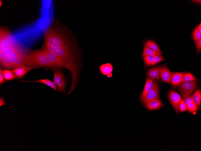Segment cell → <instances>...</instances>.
<instances>
[{
  "instance_id": "1",
  "label": "cell",
  "mask_w": 201,
  "mask_h": 151,
  "mask_svg": "<svg viewBox=\"0 0 201 151\" xmlns=\"http://www.w3.org/2000/svg\"><path fill=\"white\" fill-rule=\"evenodd\" d=\"M29 50L16 39L9 29H0V62L1 67L15 68L24 65Z\"/></svg>"
},
{
  "instance_id": "2",
  "label": "cell",
  "mask_w": 201,
  "mask_h": 151,
  "mask_svg": "<svg viewBox=\"0 0 201 151\" xmlns=\"http://www.w3.org/2000/svg\"><path fill=\"white\" fill-rule=\"evenodd\" d=\"M74 47V45L65 47H43L60 58L65 64L66 68L70 71L72 83L67 95H70L75 90L79 83L78 68Z\"/></svg>"
},
{
  "instance_id": "3",
  "label": "cell",
  "mask_w": 201,
  "mask_h": 151,
  "mask_svg": "<svg viewBox=\"0 0 201 151\" xmlns=\"http://www.w3.org/2000/svg\"><path fill=\"white\" fill-rule=\"evenodd\" d=\"M72 36L64 26L53 22L45 33V47H65L74 45Z\"/></svg>"
},
{
  "instance_id": "4",
  "label": "cell",
  "mask_w": 201,
  "mask_h": 151,
  "mask_svg": "<svg viewBox=\"0 0 201 151\" xmlns=\"http://www.w3.org/2000/svg\"><path fill=\"white\" fill-rule=\"evenodd\" d=\"M24 65L30 67H54L48 58L41 50L29 51L24 61Z\"/></svg>"
},
{
  "instance_id": "5",
  "label": "cell",
  "mask_w": 201,
  "mask_h": 151,
  "mask_svg": "<svg viewBox=\"0 0 201 151\" xmlns=\"http://www.w3.org/2000/svg\"><path fill=\"white\" fill-rule=\"evenodd\" d=\"M197 83L195 81L181 83L178 86L180 93L184 97L189 96L196 88Z\"/></svg>"
},
{
  "instance_id": "6",
  "label": "cell",
  "mask_w": 201,
  "mask_h": 151,
  "mask_svg": "<svg viewBox=\"0 0 201 151\" xmlns=\"http://www.w3.org/2000/svg\"><path fill=\"white\" fill-rule=\"evenodd\" d=\"M159 87L157 82L153 81L151 89L144 98L141 100L144 105H145L150 101L156 99H159Z\"/></svg>"
},
{
  "instance_id": "7",
  "label": "cell",
  "mask_w": 201,
  "mask_h": 151,
  "mask_svg": "<svg viewBox=\"0 0 201 151\" xmlns=\"http://www.w3.org/2000/svg\"><path fill=\"white\" fill-rule=\"evenodd\" d=\"M47 57L54 67L64 68L66 66L63 61L57 56L52 53L45 49L44 48L40 49Z\"/></svg>"
},
{
  "instance_id": "8",
  "label": "cell",
  "mask_w": 201,
  "mask_h": 151,
  "mask_svg": "<svg viewBox=\"0 0 201 151\" xmlns=\"http://www.w3.org/2000/svg\"><path fill=\"white\" fill-rule=\"evenodd\" d=\"M53 81L58 88L57 91L63 93H66V83L62 73L54 72Z\"/></svg>"
},
{
  "instance_id": "9",
  "label": "cell",
  "mask_w": 201,
  "mask_h": 151,
  "mask_svg": "<svg viewBox=\"0 0 201 151\" xmlns=\"http://www.w3.org/2000/svg\"><path fill=\"white\" fill-rule=\"evenodd\" d=\"M168 98L170 103L177 113H179V105L181 99V96L173 90H171L168 94Z\"/></svg>"
},
{
  "instance_id": "10",
  "label": "cell",
  "mask_w": 201,
  "mask_h": 151,
  "mask_svg": "<svg viewBox=\"0 0 201 151\" xmlns=\"http://www.w3.org/2000/svg\"><path fill=\"white\" fill-rule=\"evenodd\" d=\"M172 74L166 66H161L159 76L162 81L168 83H171Z\"/></svg>"
},
{
  "instance_id": "11",
  "label": "cell",
  "mask_w": 201,
  "mask_h": 151,
  "mask_svg": "<svg viewBox=\"0 0 201 151\" xmlns=\"http://www.w3.org/2000/svg\"><path fill=\"white\" fill-rule=\"evenodd\" d=\"M146 108L149 110H156L163 106V104L159 99H156L151 100L145 105Z\"/></svg>"
},
{
  "instance_id": "12",
  "label": "cell",
  "mask_w": 201,
  "mask_h": 151,
  "mask_svg": "<svg viewBox=\"0 0 201 151\" xmlns=\"http://www.w3.org/2000/svg\"><path fill=\"white\" fill-rule=\"evenodd\" d=\"M33 69V67H27L24 65L20 67L15 68L12 71L15 74L17 78H21Z\"/></svg>"
},
{
  "instance_id": "13",
  "label": "cell",
  "mask_w": 201,
  "mask_h": 151,
  "mask_svg": "<svg viewBox=\"0 0 201 151\" xmlns=\"http://www.w3.org/2000/svg\"><path fill=\"white\" fill-rule=\"evenodd\" d=\"M99 68L103 75H107L108 77H111L112 76L111 73L113 70V67L110 63L102 64L100 66Z\"/></svg>"
},
{
  "instance_id": "14",
  "label": "cell",
  "mask_w": 201,
  "mask_h": 151,
  "mask_svg": "<svg viewBox=\"0 0 201 151\" xmlns=\"http://www.w3.org/2000/svg\"><path fill=\"white\" fill-rule=\"evenodd\" d=\"M161 67V66H159L149 69L147 72V76L153 79L159 80L160 71Z\"/></svg>"
},
{
  "instance_id": "15",
  "label": "cell",
  "mask_w": 201,
  "mask_h": 151,
  "mask_svg": "<svg viewBox=\"0 0 201 151\" xmlns=\"http://www.w3.org/2000/svg\"><path fill=\"white\" fill-rule=\"evenodd\" d=\"M153 80L150 77H148L146 79L144 89L140 96V100L145 97L148 92L151 89L153 86Z\"/></svg>"
},
{
  "instance_id": "16",
  "label": "cell",
  "mask_w": 201,
  "mask_h": 151,
  "mask_svg": "<svg viewBox=\"0 0 201 151\" xmlns=\"http://www.w3.org/2000/svg\"><path fill=\"white\" fill-rule=\"evenodd\" d=\"M183 74L184 73L182 72L172 73L171 83L175 87H177L181 83Z\"/></svg>"
},
{
  "instance_id": "17",
  "label": "cell",
  "mask_w": 201,
  "mask_h": 151,
  "mask_svg": "<svg viewBox=\"0 0 201 151\" xmlns=\"http://www.w3.org/2000/svg\"><path fill=\"white\" fill-rule=\"evenodd\" d=\"M20 82H36L44 84L52 88L54 91H56L58 90V88L54 83L53 81L46 78L44 79H40L39 80L32 81L22 80Z\"/></svg>"
},
{
  "instance_id": "18",
  "label": "cell",
  "mask_w": 201,
  "mask_h": 151,
  "mask_svg": "<svg viewBox=\"0 0 201 151\" xmlns=\"http://www.w3.org/2000/svg\"><path fill=\"white\" fill-rule=\"evenodd\" d=\"M144 45L149 48L161 54L163 53L159 46L154 41L148 40L144 43Z\"/></svg>"
},
{
  "instance_id": "19",
  "label": "cell",
  "mask_w": 201,
  "mask_h": 151,
  "mask_svg": "<svg viewBox=\"0 0 201 151\" xmlns=\"http://www.w3.org/2000/svg\"><path fill=\"white\" fill-rule=\"evenodd\" d=\"M192 97L197 107L199 108L201 102V92L200 90L197 89L192 95Z\"/></svg>"
},
{
  "instance_id": "20",
  "label": "cell",
  "mask_w": 201,
  "mask_h": 151,
  "mask_svg": "<svg viewBox=\"0 0 201 151\" xmlns=\"http://www.w3.org/2000/svg\"><path fill=\"white\" fill-rule=\"evenodd\" d=\"M3 74L6 81L10 80L17 78L12 71L8 69L4 71Z\"/></svg>"
},
{
  "instance_id": "21",
  "label": "cell",
  "mask_w": 201,
  "mask_h": 151,
  "mask_svg": "<svg viewBox=\"0 0 201 151\" xmlns=\"http://www.w3.org/2000/svg\"><path fill=\"white\" fill-rule=\"evenodd\" d=\"M152 54L161 55V54L160 53L152 50L146 46L144 45V46L143 50L142 55V57L143 58L145 56Z\"/></svg>"
},
{
  "instance_id": "22",
  "label": "cell",
  "mask_w": 201,
  "mask_h": 151,
  "mask_svg": "<svg viewBox=\"0 0 201 151\" xmlns=\"http://www.w3.org/2000/svg\"><path fill=\"white\" fill-rule=\"evenodd\" d=\"M196 80V78L192 74L187 73L183 74L181 83L193 81Z\"/></svg>"
},
{
  "instance_id": "23",
  "label": "cell",
  "mask_w": 201,
  "mask_h": 151,
  "mask_svg": "<svg viewBox=\"0 0 201 151\" xmlns=\"http://www.w3.org/2000/svg\"><path fill=\"white\" fill-rule=\"evenodd\" d=\"M156 55V54H152L143 57V60L145 64L148 66L151 65Z\"/></svg>"
},
{
  "instance_id": "24",
  "label": "cell",
  "mask_w": 201,
  "mask_h": 151,
  "mask_svg": "<svg viewBox=\"0 0 201 151\" xmlns=\"http://www.w3.org/2000/svg\"><path fill=\"white\" fill-rule=\"evenodd\" d=\"M165 60V59L161 55H156L154 57L151 65H155Z\"/></svg>"
},
{
  "instance_id": "25",
  "label": "cell",
  "mask_w": 201,
  "mask_h": 151,
  "mask_svg": "<svg viewBox=\"0 0 201 151\" xmlns=\"http://www.w3.org/2000/svg\"><path fill=\"white\" fill-rule=\"evenodd\" d=\"M187 109L189 112H194L198 109V107L195 102L190 103L186 105Z\"/></svg>"
},
{
  "instance_id": "26",
  "label": "cell",
  "mask_w": 201,
  "mask_h": 151,
  "mask_svg": "<svg viewBox=\"0 0 201 151\" xmlns=\"http://www.w3.org/2000/svg\"><path fill=\"white\" fill-rule=\"evenodd\" d=\"M192 38L194 41L201 38V34L198 30V26L194 29L193 31Z\"/></svg>"
},
{
  "instance_id": "27",
  "label": "cell",
  "mask_w": 201,
  "mask_h": 151,
  "mask_svg": "<svg viewBox=\"0 0 201 151\" xmlns=\"http://www.w3.org/2000/svg\"><path fill=\"white\" fill-rule=\"evenodd\" d=\"M179 109L181 112H183L187 110L186 105L184 102V100L181 99L179 106Z\"/></svg>"
},
{
  "instance_id": "28",
  "label": "cell",
  "mask_w": 201,
  "mask_h": 151,
  "mask_svg": "<svg viewBox=\"0 0 201 151\" xmlns=\"http://www.w3.org/2000/svg\"><path fill=\"white\" fill-rule=\"evenodd\" d=\"M197 52H199L201 50V38L195 41Z\"/></svg>"
},
{
  "instance_id": "29",
  "label": "cell",
  "mask_w": 201,
  "mask_h": 151,
  "mask_svg": "<svg viewBox=\"0 0 201 151\" xmlns=\"http://www.w3.org/2000/svg\"><path fill=\"white\" fill-rule=\"evenodd\" d=\"M184 101L186 105H187L190 103L195 102L192 96H189L186 97L184 99Z\"/></svg>"
},
{
  "instance_id": "30",
  "label": "cell",
  "mask_w": 201,
  "mask_h": 151,
  "mask_svg": "<svg viewBox=\"0 0 201 151\" xmlns=\"http://www.w3.org/2000/svg\"><path fill=\"white\" fill-rule=\"evenodd\" d=\"M4 77L3 74V71L1 69H0V84L3 83L4 81Z\"/></svg>"
},
{
  "instance_id": "31",
  "label": "cell",
  "mask_w": 201,
  "mask_h": 151,
  "mask_svg": "<svg viewBox=\"0 0 201 151\" xmlns=\"http://www.w3.org/2000/svg\"><path fill=\"white\" fill-rule=\"evenodd\" d=\"M6 105H7V104L5 102L3 96H2L0 99V106Z\"/></svg>"
},
{
  "instance_id": "32",
  "label": "cell",
  "mask_w": 201,
  "mask_h": 151,
  "mask_svg": "<svg viewBox=\"0 0 201 151\" xmlns=\"http://www.w3.org/2000/svg\"><path fill=\"white\" fill-rule=\"evenodd\" d=\"M197 26L198 30L199 33L201 34V23H200V24Z\"/></svg>"
},
{
  "instance_id": "33",
  "label": "cell",
  "mask_w": 201,
  "mask_h": 151,
  "mask_svg": "<svg viewBox=\"0 0 201 151\" xmlns=\"http://www.w3.org/2000/svg\"><path fill=\"white\" fill-rule=\"evenodd\" d=\"M2 4V1L1 0H0V7L1 6Z\"/></svg>"
}]
</instances>
